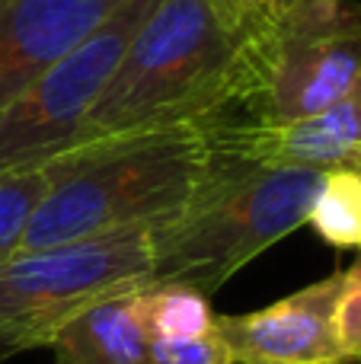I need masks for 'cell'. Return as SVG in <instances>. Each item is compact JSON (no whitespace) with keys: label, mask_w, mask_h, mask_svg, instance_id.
Returning <instances> with one entry per match:
<instances>
[{"label":"cell","mask_w":361,"mask_h":364,"mask_svg":"<svg viewBox=\"0 0 361 364\" xmlns=\"http://www.w3.org/2000/svg\"><path fill=\"white\" fill-rule=\"evenodd\" d=\"M247 38L215 0H157L80 125V144L234 115Z\"/></svg>","instance_id":"1"},{"label":"cell","mask_w":361,"mask_h":364,"mask_svg":"<svg viewBox=\"0 0 361 364\" xmlns=\"http://www.w3.org/2000/svg\"><path fill=\"white\" fill-rule=\"evenodd\" d=\"M211 164L215 151L198 125L147 128L74 147L45 164L48 188L16 252L163 224L195 198Z\"/></svg>","instance_id":"2"},{"label":"cell","mask_w":361,"mask_h":364,"mask_svg":"<svg viewBox=\"0 0 361 364\" xmlns=\"http://www.w3.org/2000/svg\"><path fill=\"white\" fill-rule=\"evenodd\" d=\"M320 170L272 166L215 154L195 198L151 227L153 284L217 294L243 265L307 224Z\"/></svg>","instance_id":"3"},{"label":"cell","mask_w":361,"mask_h":364,"mask_svg":"<svg viewBox=\"0 0 361 364\" xmlns=\"http://www.w3.org/2000/svg\"><path fill=\"white\" fill-rule=\"evenodd\" d=\"M358 83L361 4L294 0L247 42L240 96L230 119L285 125L336 106Z\"/></svg>","instance_id":"4"},{"label":"cell","mask_w":361,"mask_h":364,"mask_svg":"<svg viewBox=\"0 0 361 364\" xmlns=\"http://www.w3.org/2000/svg\"><path fill=\"white\" fill-rule=\"evenodd\" d=\"M153 284L151 227L13 252L0 262V361L48 348L93 304Z\"/></svg>","instance_id":"5"},{"label":"cell","mask_w":361,"mask_h":364,"mask_svg":"<svg viewBox=\"0 0 361 364\" xmlns=\"http://www.w3.org/2000/svg\"><path fill=\"white\" fill-rule=\"evenodd\" d=\"M153 6L157 0H128L80 48L0 109V179L38 170L74 151L83 119Z\"/></svg>","instance_id":"6"},{"label":"cell","mask_w":361,"mask_h":364,"mask_svg":"<svg viewBox=\"0 0 361 364\" xmlns=\"http://www.w3.org/2000/svg\"><path fill=\"white\" fill-rule=\"evenodd\" d=\"M343 284L333 272L262 310L217 314L215 329L234 364H349L336 333Z\"/></svg>","instance_id":"7"},{"label":"cell","mask_w":361,"mask_h":364,"mask_svg":"<svg viewBox=\"0 0 361 364\" xmlns=\"http://www.w3.org/2000/svg\"><path fill=\"white\" fill-rule=\"evenodd\" d=\"M128 0H6L0 4V109L77 51Z\"/></svg>","instance_id":"8"},{"label":"cell","mask_w":361,"mask_h":364,"mask_svg":"<svg viewBox=\"0 0 361 364\" xmlns=\"http://www.w3.org/2000/svg\"><path fill=\"white\" fill-rule=\"evenodd\" d=\"M211 151L272 166L361 173V83L336 106L285 125L215 122L205 128Z\"/></svg>","instance_id":"9"},{"label":"cell","mask_w":361,"mask_h":364,"mask_svg":"<svg viewBox=\"0 0 361 364\" xmlns=\"http://www.w3.org/2000/svg\"><path fill=\"white\" fill-rule=\"evenodd\" d=\"M147 288L106 297L70 320L48 346L55 364H151Z\"/></svg>","instance_id":"10"},{"label":"cell","mask_w":361,"mask_h":364,"mask_svg":"<svg viewBox=\"0 0 361 364\" xmlns=\"http://www.w3.org/2000/svg\"><path fill=\"white\" fill-rule=\"evenodd\" d=\"M307 224L336 250H361V173H323Z\"/></svg>","instance_id":"11"},{"label":"cell","mask_w":361,"mask_h":364,"mask_svg":"<svg viewBox=\"0 0 361 364\" xmlns=\"http://www.w3.org/2000/svg\"><path fill=\"white\" fill-rule=\"evenodd\" d=\"M147 326L153 339H198L215 329L211 297L185 284H151L144 291Z\"/></svg>","instance_id":"12"},{"label":"cell","mask_w":361,"mask_h":364,"mask_svg":"<svg viewBox=\"0 0 361 364\" xmlns=\"http://www.w3.org/2000/svg\"><path fill=\"white\" fill-rule=\"evenodd\" d=\"M45 188H48V170L45 166L0 179V262L16 252L26 224L36 214Z\"/></svg>","instance_id":"13"},{"label":"cell","mask_w":361,"mask_h":364,"mask_svg":"<svg viewBox=\"0 0 361 364\" xmlns=\"http://www.w3.org/2000/svg\"><path fill=\"white\" fill-rule=\"evenodd\" d=\"M151 364H234L217 329L198 339H151Z\"/></svg>","instance_id":"14"},{"label":"cell","mask_w":361,"mask_h":364,"mask_svg":"<svg viewBox=\"0 0 361 364\" xmlns=\"http://www.w3.org/2000/svg\"><path fill=\"white\" fill-rule=\"evenodd\" d=\"M336 333L345 361L361 364V250L355 262L345 269L343 297H339V310H336Z\"/></svg>","instance_id":"15"},{"label":"cell","mask_w":361,"mask_h":364,"mask_svg":"<svg viewBox=\"0 0 361 364\" xmlns=\"http://www.w3.org/2000/svg\"><path fill=\"white\" fill-rule=\"evenodd\" d=\"M224 10V16L237 26L243 38H256L266 26H272L294 0H215Z\"/></svg>","instance_id":"16"}]
</instances>
